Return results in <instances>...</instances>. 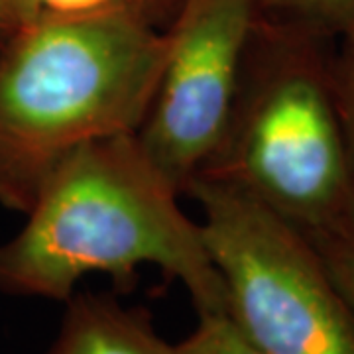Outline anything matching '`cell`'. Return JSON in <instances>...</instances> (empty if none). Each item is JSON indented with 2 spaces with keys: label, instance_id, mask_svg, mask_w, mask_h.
Segmentation results:
<instances>
[{
  "label": "cell",
  "instance_id": "cell-1",
  "mask_svg": "<svg viewBox=\"0 0 354 354\" xmlns=\"http://www.w3.org/2000/svg\"><path fill=\"white\" fill-rule=\"evenodd\" d=\"M179 195L136 134L77 148L44 181L24 227L0 244V291L65 304L85 276L130 283L152 264L185 286L199 317L227 313L223 279Z\"/></svg>",
  "mask_w": 354,
  "mask_h": 354
},
{
  "label": "cell",
  "instance_id": "cell-2",
  "mask_svg": "<svg viewBox=\"0 0 354 354\" xmlns=\"http://www.w3.org/2000/svg\"><path fill=\"white\" fill-rule=\"evenodd\" d=\"M164 53L165 34L140 8L18 26L0 48V203L26 213L77 148L136 134Z\"/></svg>",
  "mask_w": 354,
  "mask_h": 354
},
{
  "label": "cell",
  "instance_id": "cell-3",
  "mask_svg": "<svg viewBox=\"0 0 354 354\" xmlns=\"http://www.w3.org/2000/svg\"><path fill=\"white\" fill-rule=\"evenodd\" d=\"M329 39L258 12L227 130L197 176L242 191L304 234L354 201Z\"/></svg>",
  "mask_w": 354,
  "mask_h": 354
},
{
  "label": "cell",
  "instance_id": "cell-4",
  "mask_svg": "<svg viewBox=\"0 0 354 354\" xmlns=\"http://www.w3.org/2000/svg\"><path fill=\"white\" fill-rule=\"evenodd\" d=\"M225 286L227 315L266 354H354V311L311 241L262 203L223 181L185 189Z\"/></svg>",
  "mask_w": 354,
  "mask_h": 354
},
{
  "label": "cell",
  "instance_id": "cell-5",
  "mask_svg": "<svg viewBox=\"0 0 354 354\" xmlns=\"http://www.w3.org/2000/svg\"><path fill=\"white\" fill-rule=\"evenodd\" d=\"M258 18L256 0H177L142 150L179 193L199 176L227 130Z\"/></svg>",
  "mask_w": 354,
  "mask_h": 354
},
{
  "label": "cell",
  "instance_id": "cell-6",
  "mask_svg": "<svg viewBox=\"0 0 354 354\" xmlns=\"http://www.w3.org/2000/svg\"><path fill=\"white\" fill-rule=\"evenodd\" d=\"M46 354H174L146 309L124 307L109 293H73Z\"/></svg>",
  "mask_w": 354,
  "mask_h": 354
},
{
  "label": "cell",
  "instance_id": "cell-7",
  "mask_svg": "<svg viewBox=\"0 0 354 354\" xmlns=\"http://www.w3.org/2000/svg\"><path fill=\"white\" fill-rule=\"evenodd\" d=\"M258 12L309 28L325 36H342L354 26V0H256Z\"/></svg>",
  "mask_w": 354,
  "mask_h": 354
},
{
  "label": "cell",
  "instance_id": "cell-8",
  "mask_svg": "<svg viewBox=\"0 0 354 354\" xmlns=\"http://www.w3.org/2000/svg\"><path fill=\"white\" fill-rule=\"evenodd\" d=\"M305 236L315 246L333 283L354 311V201L339 221Z\"/></svg>",
  "mask_w": 354,
  "mask_h": 354
},
{
  "label": "cell",
  "instance_id": "cell-9",
  "mask_svg": "<svg viewBox=\"0 0 354 354\" xmlns=\"http://www.w3.org/2000/svg\"><path fill=\"white\" fill-rule=\"evenodd\" d=\"M174 354H266L248 341L227 313L199 317L197 329L174 346Z\"/></svg>",
  "mask_w": 354,
  "mask_h": 354
},
{
  "label": "cell",
  "instance_id": "cell-10",
  "mask_svg": "<svg viewBox=\"0 0 354 354\" xmlns=\"http://www.w3.org/2000/svg\"><path fill=\"white\" fill-rule=\"evenodd\" d=\"M333 85L354 164V26L342 34L341 48L333 53Z\"/></svg>",
  "mask_w": 354,
  "mask_h": 354
},
{
  "label": "cell",
  "instance_id": "cell-11",
  "mask_svg": "<svg viewBox=\"0 0 354 354\" xmlns=\"http://www.w3.org/2000/svg\"><path fill=\"white\" fill-rule=\"evenodd\" d=\"M36 12L50 16H87L120 8H140L146 12L142 0H32ZM148 14V12H146Z\"/></svg>",
  "mask_w": 354,
  "mask_h": 354
},
{
  "label": "cell",
  "instance_id": "cell-12",
  "mask_svg": "<svg viewBox=\"0 0 354 354\" xmlns=\"http://www.w3.org/2000/svg\"><path fill=\"white\" fill-rule=\"evenodd\" d=\"M16 28H18V20H16L10 0H0V48L16 32Z\"/></svg>",
  "mask_w": 354,
  "mask_h": 354
},
{
  "label": "cell",
  "instance_id": "cell-13",
  "mask_svg": "<svg viewBox=\"0 0 354 354\" xmlns=\"http://www.w3.org/2000/svg\"><path fill=\"white\" fill-rule=\"evenodd\" d=\"M10 4H12L14 14H16L18 26H24L38 18V12H36L32 0H10Z\"/></svg>",
  "mask_w": 354,
  "mask_h": 354
},
{
  "label": "cell",
  "instance_id": "cell-14",
  "mask_svg": "<svg viewBox=\"0 0 354 354\" xmlns=\"http://www.w3.org/2000/svg\"><path fill=\"white\" fill-rule=\"evenodd\" d=\"M142 2H144V8H146V12H148L153 4H160V2H164V0H142Z\"/></svg>",
  "mask_w": 354,
  "mask_h": 354
}]
</instances>
